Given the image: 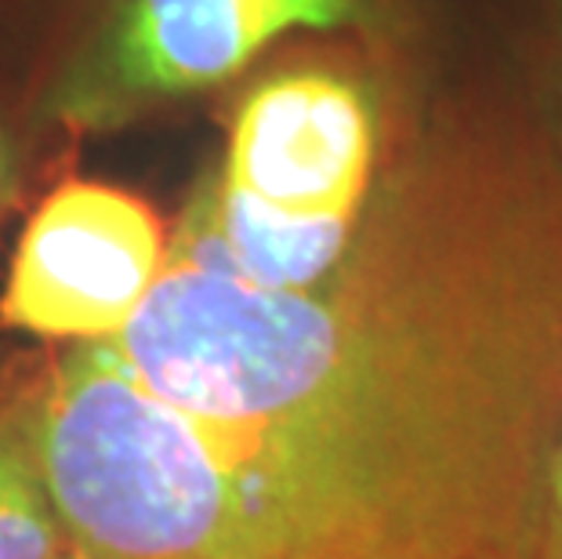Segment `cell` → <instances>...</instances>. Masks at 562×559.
<instances>
[{
  "instance_id": "cell-6",
  "label": "cell",
  "mask_w": 562,
  "mask_h": 559,
  "mask_svg": "<svg viewBox=\"0 0 562 559\" xmlns=\"http://www.w3.org/2000/svg\"><path fill=\"white\" fill-rule=\"evenodd\" d=\"M522 559H562V436L552 455V469H548V483L541 494V508H537L530 541H526Z\"/></svg>"
},
{
  "instance_id": "cell-5",
  "label": "cell",
  "mask_w": 562,
  "mask_h": 559,
  "mask_svg": "<svg viewBox=\"0 0 562 559\" xmlns=\"http://www.w3.org/2000/svg\"><path fill=\"white\" fill-rule=\"evenodd\" d=\"M69 538L47 491L19 392L0 400V559H63Z\"/></svg>"
},
{
  "instance_id": "cell-2",
  "label": "cell",
  "mask_w": 562,
  "mask_h": 559,
  "mask_svg": "<svg viewBox=\"0 0 562 559\" xmlns=\"http://www.w3.org/2000/svg\"><path fill=\"white\" fill-rule=\"evenodd\" d=\"M374 186L367 94L334 74L272 77L244 99L222 168L189 200L167 255L308 291L349 251Z\"/></svg>"
},
{
  "instance_id": "cell-8",
  "label": "cell",
  "mask_w": 562,
  "mask_h": 559,
  "mask_svg": "<svg viewBox=\"0 0 562 559\" xmlns=\"http://www.w3.org/2000/svg\"><path fill=\"white\" fill-rule=\"evenodd\" d=\"M63 559H80V556H74V552H66V556H63Z\"/></svg>"
},
{
  "instance_id": "cell-4",
  "label": "cell",
  "mask_w": 562,
  "mask_h": 559,
  "mask_svg": "<svg viewBox=\"0 0 562 559\" xmlns=\"http://www.w3.org/2000/svg\"><path fill=\"white\" fill-rule=\"evenodd\" d=\"M356 0H124L102 41L58 88L63 116L124 121L142 105L236 77L291 30L356 22Z\"/></svg>"
},
{
  "instance_id": "cell-7",
  "label": "cell",
  "mask_w": 562,
  "mask_h": 559,
  "mask_svg": "<svg viewBox=\"0 0 562 559\" xmlns=\"http://www.w3.org/2000/svg\"><path fill=\"white\" fill-rule=\"evenodd\" d=\"M19 189V160H15V146H11L8 131L0 127V219H4L8 204L15 200Z\"/></svg>"
},
{
  "instance_id": "cell-1",
  "label": "cell",
  "mask_w": 562,
  "mask_h": 559,
  "mask_svg": "<svg viewBox=\"0 0 562 559\" xmlns=\"http://www.w3.org/2000/svg\"><path fill=\"white\" fill-rule=\"evenodd\" d=\"M110 342L229 433L272 559H522L562 436V160L422 146L316 288L167 255Z\"/></svg>"
},
{
  "instance_id": "cell-3",
  "label": "cell",
  "mask_w": 562,
  "mask_h": 559,
  "mask_svg": "<svg viewBox=\"0 0 562 559\" xmlns=\"http://www.w3.org/2000/svg\"><path fill=\"white\" fill-rule=\"evenodd\" d=\"M167 247L171 236L135 193L58 186L19 236L0 320L52 342H110L157 288Z\"/></svg>"
}]
</instances>
